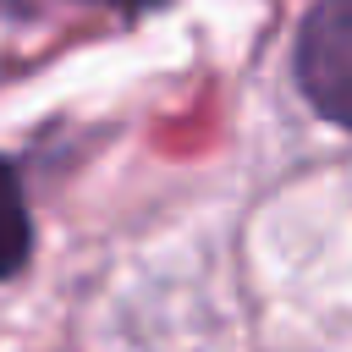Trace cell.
I'll use <instances>...</instances> for the list:
<instances>
[{
    "label": "cell",
    "mask_w": 352,
    "mask_h": 352,
    "mask_svg": "<svg viewBox=\"0 0 352 352\" xmlns=\"http://www.w3.org/2000/svg\"><path fill=\"white\" fill-rule=\"evenodd\" d=\"M297 88L324 121L352 126V0H319L302 16Z\"/></svg>",
    "instance_id": "obj_1"
},
{
    "label": "cell",
    "mask_w": 352,
    "mask_h": 352,
    "mask_svg": "<svg viewBox=\"0 0 352 352\" xmlns=\"http://www.w3.org/2000/svg\"><path fill=\"white\" fill-rule=\"evenodd\" d=\"M33 253V220H28V204H22V182L16 170L0 160V280L16 275Z\"/></svg>",
    "instance_id": "obj_2"
},
{
    "label": "cell",
    "mask_w": 352,
    "mask_h": 352,
    "mask_svg": "<svg viewBox=\"0 0 352 352\" xmlns=\"http://www.w3.org/2000/svg\"><path fill=\"white\" fill-rule=\"evenodd\" d=\"M104 6H121V11H143V6H154V0H104Z\"/></svg>",
    "instance_id": "obj_3"
}]
</instances>
